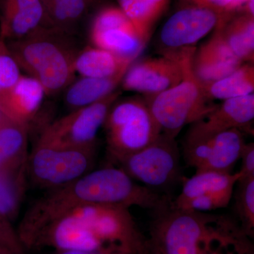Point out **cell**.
<instances>
[{
	"instance_id": "cell-10",
	"label": "cell",
	"mask_w": 254,
	"mask_h": 254,
	"mask_svg": "<svg viewBox=\"0 0 254 254\" xmlns=\"http://www.w3.org/2000/svg\"><path fill=\"white\" fill-rule=\"evenodd\" d=\"M246 144L242 130L231 128L208 136L185 137L183 156L195 173H231Z\"/></svg>"
},
{
	"instance_id": "cell-21",
	"label": "cell",
	"mask_w": 254,
	"mask_h": 254,
	"mask_svg": "<svg viewBox=\"0 0 254 254\" xmlns=\"http://www.w3.org/2000/svg\"><path fill=\"white\" fill-rule=\"evenodd\" d=\"M126 71L111 77L81 76L75 79L65 89V105L69 111H72L103 99L118 90Z\"/></svg>"
},
{
	"instance_id": "cell-7",
	"label": "cell",
	"mask_w": 254,
	"mask_h": 254,
	"mask_svg": "<svg viewBox=\"0 0 254 254\" xmlns=\"http://www.w3.org/2000/svg\"><path fill=\"white\" fill-rule=\"evenodd\" d=\"M96 148H62L37 141L27 159L28 177L40 188L55 190L91 171Z\"/></svg>"
},
{
	"instance_id": "cell-9",
	"label": "cell",
	"mask_w": 254,
	"mask_h": 254,
	"mask_svg": "<svg viewBox=\"0 0 254 254\" xmlns=\"http://www.w3.org/2000/svg\"><path fill=\"white\" fill-rule=\"evenodd\" d=\"M122 91L116 90L103 99L69 111L47 126L38 141L62 148H97L98 133Z\"/></svg>"
},
{
	"instance_id": "cell-19",
	"label": "cell",
	"mask_w": 254,
	"mask_h": 254,
	"mask_svg": "<svg viewBox=\"0 0 254 254\" xmlns=\"http://www.w3.org/2000/svg\"><path fill=\"white\" fill-rule=\"evenodd\" d=\"M244 63H254V16L245 11L227 15L214 30Z\"/></svg>"
},
{
	"instance_id": "cell-11",
	"label": "cell",
	"mask_w": 254,
	"mask_h": 254,
	"mask_svg": "<svg viewBox=\"0 0 254 254\" xmlns=\"http://www.w3.org/2000/svg\"><path fill=\"white\" fill-rule=\"evenodd\" d=\"M224 16L208 8L181 4L159 31L157 38L159 53L170 55L185 48H193L215 29Z\"/></svg>"
},
{
	"instance_id": "cell-5",
	"label": "cell",
	"mask_w": 254,
	"mask_h": 254,
	"mask_svg": "<svg viewBox=\"0 0 254 254\" xmlns=\"http://www.w3.org/2000/svg\"><path fill=\"white\" fill-rule=\"evenodd\" d=\"M195 50L193 47L180 51L184 77L178 84L158 94L143 96L162 133L175 138L185 125L202 120L217 106L207 98L192 71Z\"/></svg>"
},
{
	"instance_id": "cell-35",
	"label": "cell",
	"mask_w": 254,
	"mask_h": 254,
	"mask_svg": "<svg viewBox=\"0 0 254 254\" xmlns=\"http://www.w3.org/2000/svg\"><path fill=\"white\" fill-rule=\"evenodd\" d=\"M103 1V0H86V1L88 2V5H89L90 7L100 4V3L102 2Z\"/></svg>"
},
{
	"instance_id": "cell-4",
	"label": "cell",
	"mask_w": 254,
	"mask_h": 254,
	"mask_svg": "<svg viewBox=\"0 0 254 254\" xmlns=\"http://www.w3.org/2000/svg\"><path fill=\"white\" fill-rule=\"evenodd\" d=\"M21 71L41 83L46 95L65 91L75 80L78 48L74 35L50 26L6 41Z\"/></svg>"
},
{
	"instance_id": "cell-23",
	"label": "cell",
	"mask_w": 254,
	"mask_h": 254,
	"mask_svg": "<svg viewBox=\"0 0 254 254\" xmlns=\"http://www.w3.org/2000/svg\"><path fill=\"white\" fill-rule=\"evenodd\" d=\"M118 6L147 44L159 19L168 9L172 0H118Z\"/></svg>"
},
{
	"instance_id": "cell-24",
	"label": "cell",
	"mask_w": 254,
	"mask_h": 254,
	"mask_svg": "<svg viewBox=\"0 0 254 254\" xmlns=\"http://www.w3.org/2000/svg\"><path fill=\"white\" fill-rule=\"evenodd\" d=\"M29 129L9 120L0 123V170L27 160Z\"/></svg>"
},
{
	"instance_id": "cell-13",
	"label": "cell",
	"mask_w": 254,
	"mask_h": 254,
	"mask_svg": "<svg viewBox=\"0 0 254 254\" xmlns=\"http://www.w3.org/2000/svg\"><path fill=\"white\" fill-rule=\"evenodd\" d=\"M240 173L206 171L195 173L184 182L181 193L171 202L173 208L190 211L208 212L230 203Z\"/></svg>"
},
{
	"instance_id": "cell-15",
	"label": "cell",
	"mask_w": 254,
	"mask_h": 254,
	"mask_svg": "<svg viewBox=\"0 0 254 254\" xmlns=\"http://www.w3.org/2000/svg\"><path fill=\"white\" fill-rule=\"evenodd\" d=\"M204 118L190 124L187 134L208 136L231 128H247L254 118V94L222 100Z\"/></svg>"
},
{
	"instance_id": "cell-12",
	"label": "cell",
	"mask_w": 254,
	"mask_h": 254,
	"mask_svg": "<svg viewBox=\"0 0 254 254\" xmlns=\"http://www.w3.org/2000/svg\"><path fill=\"white\" fill-rule=\"evenodd\" d=\"M89 38L92 46L133 60H136L146 46L130 20L116 6H104L97 12Z\"/></svg>"
},
{
	"instance_id": "cell-36",
	"label": "cell",
	"mask_w": 254,
	"mask_h": 254,
	"mask_svg": "<svg viewBox=\"0 0 254 254\" xmlns=\"http://www.w3.org/2000/svg\"><path fill=\"white\" fill-rule=\"evenodd\" d=\"M5 92L3 91L2 88L0 86V107H1V103H2V100L4 99V97L5 95Z\"/></svg>"
},
{
	"instance_id": "cell-34",
	"label": "cell",
	"mask_w": 254,
	"mask_h": 254,
	"mask_svg": "<svg viewBox=\"0 0 254 254\" xmlns=\"http://www.w3.org/2000/svg\"><path fill=\"white\" fill-rule=\"evenodd\" d=\"M0 254H15L14 252L11 250H9L8 247H5V246L1 245L0 244Z\"/></svg>"
},
{
	"instance_id": "cell-37",
	"label": "cell",
	"mask_w": 254,
	"mask_h": 254,
	"mask_svg": "<svg viewBox=\"0 0 254 254\" xmlns=\"http://www.w3.org/2000/svg\"><path fill=\"white\" fill-rule=\"evenodd\" d=\"M55 1V0H41L42 3H43V6L45 7L47 6V5H48L50 4V3H51L52 1Z\"/></svg>"
},
{
	"instance_id": "cell-28",
	"label": "cell",
	"mask_w": 254,
	"mask_h": 254,
	"mask_svg": "<svg viewBox=\"0 0 254 254\" xmlns=\"http://www.w3.org/2000/svg\"><path fill=\"white\" fill-rule=\"evenodd\" d=\"M21 69L11 52L6 42L0 38V86L6 93L16 84L21 77Z\"/></svg>"
},
{
	"instance_id": "cell-3",
	"label": "cell",
	"mask_w": 254,
	"mask_h": 254,
	"mask_svg": "<svg viewBox=\"0 0 254 254\" xmlns=\"http://www.w3.org/2000/svg\"><path fill=\"white\" fill-rule=\"evenodd\" d=\"M153 213L154 254H209L244 233L223 215L175 208L171 203Z\"/></svg>"
},
{
	"instance_id": "cell-30",
	"label": "cell",
	"mask_w": 254,
	"mask_h": 254,
	"mask_svg": "<svg viewBox=\"0 0 254 254\" xmlns=\"http://www.w3.org/2000/svg\"><path fill=\"white\" fill-rule=\"evenodd\" d=\"M0 244L8 247L15 254H26V249L20 240L17 231L13 227L11 222L1 215H0Z\"/></svg>"
},
{
	"instance_id": "cell-38",
	"label": "cell",
	"mask_w": 254,
	"mask_h": 254,
	"mask_svg": "<svg viewBox=\"0 0 254 254\" xmlns=\"http://www.w3.org/2000/svg\"><path fill=\"white\" fill-rule=\"evenodd\" d=\"M8 119L3 115L2 113L0 112V123H3V122L6 121Z\"/></svg>"
},
{
	"instance_id": "cell-14",
	"label": "cell",
	"mask_w": 254,
	"mask_h": 254,
	"mask_svg": "<svg viewBox=\"0 0 254 254\" xmlns=\"http://www.w3.org/2000/svg\"><path fill=\"white\" fill-rule=\"evenodd\" d=\"M180 52L134 61L124 75L121 86L127 91L143 95L158 94L183 79Z\"/></svg>"
},
{
	"instance_id": "cell-16",
	"label": "cell",
	"mask_w": 254,
	"mask_h": 254,
	"mask_svg": "<svg viewBox=\"0 0 254 254\" xmlns=\"http://www.w3.org/2000/svg\"><path fill=\"white\" fill-rule=\"evenodd\" d=\"M45 26H49L41 0H0V38L5 41L19 39Z\"/></svg>"
},
{
	"instance_id": "cell-29",
	"label": "cell",
	"mask_w": 254,
	"mask_h": 254,
	"mask_svg": "<svg viewBox=\"0 0 254 254\" xmlns=\"http://www.w3.org/2000/svg\"><path fill=\"white\" fill-rule=\"evenodd\" d=\"M181 4H191L203 6L226 15L238 11H246V6L250 0H180Z\"/></svg>"
},
{
	"instance_id": "cell-18",
	"label": "cell",
	"mask_w": 254,
	"mask_h": 254,
	"mask_svg": "<svg viewBox=\"0 0 254 254\" xmlns=\"http://www.w3.org/2000/svg\"><path fill=\"white\" fill-rule=\"evenodd\" d=\"M45 95L46 92L39 82L22 74L5 93L0 112L13 123L30 127L41 109Z\"/></svg>"
},
{
	"instance_id": "cell-27",
	"label": "cell",
	"mask_w": 254,
	"mask_h": 254,
	"mask_svg": "<svg viewBox=\"0 0 254 254\" xmlns=\"http://www.w3.org/2000/svg\"><path fill=\"white\" fill-rule=\"evenodd\" d=\"M236 193V209L244 232L254 227V177L239 180Z\"/></svg>"
},
{
	"instance_id": "cell-17",
	"label": "cell",
	"mask_w": 254,
	"mask_h": 254,
	"mask_svg": "<svg viewBox=\"0 0 254 254\" xmlns=\"http://www.w3.org/2000/svg\"><path fill=\"white\" fill-rule=\"evenodd\" d=\"M213 31L211 38L195 49L192 57V71L202 84L221 79L244 64L229 49L220 35Z\"/></svg>"
},
{
	"instance_id": "cell-33",
	"label": "cell",
	"mask_w": 254,
	"mask_h": 254,
	"mask_svg": "<svg viewBox=\"0 0 254 254\" xmlns=\"http://www.w3.org/2000/svg\"><path fill=\"white\" fill-rule=\"evenodd\" d=\"M55 254H128L125 252L115 250L103 251H56Z\"/></svg>"
},
{
	"instance_id": "cell-2",
	"label": "cell",
	"mask_w": 254,
	"mask_h": 254,
	"mask_svg": "<svg viewBox=\"0 0 254 254\" xmlns=\"http://www.w3.org/2000/svg\"><path fill=\"white\" fill-rule=\"evenodd\" d=\"M151 200V190L138 185L120 168L91 170L65 186L47 190L23 215L16 231L23 245L47 222L74 207L103 204L145 209Z\"/></svg>"
},
{
	"instance_id": "cell-22",
	"label": "cell",
	"mask_w": 254,
	"mask_h": 254,
	"mask_svg": "<svg viewBox=\"0 0 254 254\" xmlns=\"http://www.w3.org/2000/svg\"><path fill=\"white\" fill-rule=\"evenodd\" d=\"M28 179L27 160L0 170V215L9 222L14 221L21 210Z\"/></svg>"
},
{
	"instance_id": "cell-8",
	"label": "cell",
	"mask_w": 254,
	"mask_h": 254,
	"mask_svg": "<svg viewBox=\"0 0 254 254\" xmlns=\"http://www.w3.org/2000/svg\"><path fill=\"white\" fill-rule=\"evenodd\" d=\"M114 162L133 180L153 190H167L181 177L176 139L163 133L143 149Z\"/></svg>"
},
{
	"instance_id": "cell-31",
	"label": "cell",
	"mask_w": 254,
	"mask_h": 254,
	"mask_svg": "<svg viewBox=\"0 0 254 254\" xmlns=\"http://www.w3.org/2000/svg\"><path fill=\"white\" fill-rule=\"evenodd\" d=\"M209 254H251L244 237L217 246Z\"/></svg>"
},
{
	"instance_id": "cell-20",
	"label": "cell",
	"mask_w": 254,
	"mask_h": 254,
	"mask_svg": "<svg viewBox=\"0 0 254 254\" xmlns=\"http://www.w3.org/2000/svg\"><path fill=\"white\" fill-rule=\"evenodd\" d=\"M134 61L98 47L88 46L78 51L75 71L83 77H111L126 71Z\"/></svg>"
},
{
	"instance_id": "cell-1",
	"label": "cell",
	"mask_w": 254,
	"mask_h": 254,
	"mask_svg": "<svg viewBox=\"0 0 254 254\" xmlns=\"http://www.w3.org/2000/svg\"><path fill=\"white\" fill-rule=\"evenodd\" d=\"M26 250H115L145 254L148 248L128 208L118 205H79L47 222L23 244Z\"/></svg>"
},
{
	"instance_id": "cell-26",
	"label": "cell",
	"mask_w": 254,
	"mask_h": 254,
	"mask_svg": "<svg viewBox=\"0 0 254 254\" xmlns=\"http://www.w3.org/2000/svg\"><path fill=\"white\" fill-rule=\"evenodd\" d=\"M89 8L86 0H55L45 7L48 26L75 36Z\"/></svg>"
},
{
	"instance_id": "cell-6",
	"label": "cell",
	"mask_w": 254,
	"mask_h": 254,
	"mask_svg": "<svg viewBox=\"0 0 254 254\" xmlns=\"http://www.w3.org/2000/svg\"><path fill=\"white\" fill-rule=\"evenodd\" d=\"M103 127L108 153L113 161L143 149L162 133L143 97L118 98Z\"/></svg>"
},
{
	"instance_id": "cell-32",
	"label": "cell",
	"mask_w": 254,
	"mask_h": 254,
	"mask_svg": "<svg viewBox=\"0 0 254 254\" xmlns=\"http://www.w3.org/2000/svg\"><path fill=\"white\" fill-rule=\"evenodd\" d=\"M240 158L242 159V168L238 172L240 180L254 177V143H246Z\"/></svg>"
},
{
	"instance_id": "cell-25",
	"label": "cell",
	"mask_w": 254,
	"mask_h": 254,
	"mask_svg": "<svg viewBox=\"0 0 254 254\" xmlns=\"http://www.w3.org/2000/svg\"><path fill=\"white\" fill-rule=\"evenodd\" d=\"M202 86L207 98L212 101L252 94L254 91V63H244L225 77Z\"/></svg>"
}]
</instances>
